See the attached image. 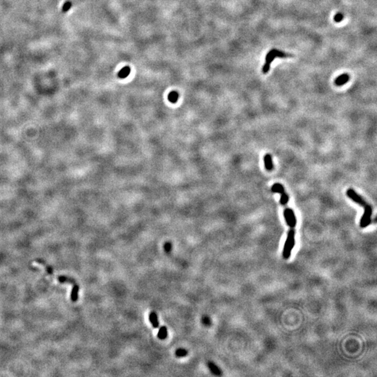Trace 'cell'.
I'll return each mask as SVG.
<instances>
[{"instance_id": "1", "label": "cell", "mask_w": 377, "mask_h": 377, "mask_svg": "<svg viewBox=\"0 0 377 377\" xmlns=\"http://www.w3.org/2000/svg\"><path fill=\"white\" fill-rule=\"evenodd\" d=\"M346 195L348 197H349L351 199L353 200L354 202L358 203L360 205L362 206L365 209L363 215L361 219L360 222V226L362 228H365L367 226H369L371 223V217L372 214V208L369 203L366 202L364 200V198L359 196L354 190L349 189L347 190Z\"/></svg>"}, {"instance_id": "2", "label": "cell", "mask_w": 377, "mask_h": 377, "mask_svg": "<svg viewBox=\"0 0 377 377\" xmlns=\"http://www.w3.org/2000/svg\"><path fill=\"white\" fill-rule=\"evenodd\" d=\"M293 57V55L290 54H287L286 53H284V52L277 50V49H272V50L269 51V53L267 54V55L266 57V62H265V64L263 65V73H267V72L269 71L270 68V64H271V63L274 61V59L276 58V57Z\"/></svg>"}, {"instance_id": "3", "label": "cell", "mask_w": 377, "mask_h": 377, "mask_svg": "<svg viewBox=\"0 0 377 377\" xmlns=\"http://www.w3.org/2000/svg\"><path fill=\"white\" fill-rule=\"evenodd\" d=\"M54 277H55L56 280L62 284L67 283L73 285V289H72L71 294V300L72 302H76L78 300V292L80 289L78 284H77L76 281L73 278L64 275L55 276Z\"/></svg>"}, {"instance_id": "4", "label": "cell", "mask_w": 377, "mask_h": 377, "mask_svg": "<svg viewBox=\"0 0 377 377\" xmlns=\"http://www.w3.org/2000/svg\"><path fill=\"white\" fill-rule=\"evenodd\" d=\"M295 229H290L288 233L283 250V257L285 259H288L290 257L292 249L295 246Z\"/></svg>"}, {"instance_id": "5", "label": "cell", "mask_w": 377, "mask_h": 377, "mask_svg": "<svg viewBox=\"0 0 377 377\" xmlns=\"http://www.w3.org/2000/svg\"><path fill=\"white\" fill-rule=\"evenodd\" d=\"M350 79V77L349 76V74L347 73H344L342 74L340 76H338L335 80V84L337 86H342L346 84V82H348Z\"/></svg>"}, {"instance_id": "6", "label": "cell", "mask_w": 377, "mask_h": 377, "mask_svg": "<svg viewBox=\"0 0 377 377\" xmlns=\"http://www.w3.org/2000/svg\"><path fill=\"white\" fill-rule=\"evenodd\" d=\"M264 163L265 167H266L267 171H272L273 168H274V166H273L272 157L270 154H267L264 156Z\"/></svg>"}, {"instance_id": "7", "label": "cell", "mask_w": 377, "mask_h": 377, "mask_svg": "<svg viewBox=\"0 0 377 377\" xmlns=\"http://www.w3.org/2000/svg\"><path fill=\"white\" fill-rule=\"evenodd\" d=\"M208 367L209 368V370L211 371V372L213 374V375H214L216 376H221V375H222L221 370L214 363H213V362H209L208 363Z\"/></svg>"}, {"instance_id": "8", "label": "cell", "mask_w": 377, "mask_h": 377, "mask_svg": "<svg viewBox=\"0 0 377 377\" xmlns=\"http://www.w3.org/2000/svg\"><path fill=\"white\" fill-rule=\"evenodd\" d=\"M149 321H150V323L152 325V326H153L154 328H157L159 326V320H158V316L157 314V313L154 312H151L149 315Z\"/></svg>"}, {"instance_id": "9", "label": "cell", "mask_w": 377, "mask_h": 377, "mask_svg": "<svg viewBox=\"0 0 377 377\" xmlns=\"http://www.w3.org/2000/svg\"><path fill=\"white\" fill-rule=\"evenodd\" d=\"M167 336H168V330H167V328L166 326H162L159 328V332H158L157 334V337L158 338H159L160 339H165Z\"/></svg>"}, {"instance_id": "10", "label": "cell", "mask_w": 377, "mask_h": 377, "mask_svg": "<svg viewBox=\"0 0 377 377\" xmlns=\"http://www.w3.org/2000/svg\"><path fill=\"white\" fill-rule=\"evenodd\" d=\"M130 71L131 69L129 67H123L122 69L119 71V73H118V76H119L120 78H125L127 77L129 73H130Z\"/></svg>"}, {"instance_id": "11", "label": "cell", "mask_w": 377, "mask_h": 377, "mask_svg": "<svg viewBox=\"0 0 377 377\" xmlns=\"http://www.w3.org/2000/svg\"><path fill=\"white\" fill-rule=\"evenodd\" d=\"M168 98L171 103H176L178 100V98H179V94H178L177 92L172 91L171 92L169 93Z\"/></svg>"}, {"instance_id": "12", "label": "cell", "mask_w": 377, "mask_h": 377, "mask_svg": "<svg viewBox=\"0 0 377 377\" xmlns=\"http://www.w3.org/2000/svg\"><path fill=\"white\" fill-rule=\"evenodd\" d=\"M175 356L177 357V358H182V357H185L187 356L188 351L186 350L185 349L180 348V349H177L176 351H175Z\"/></svg>"}, {"instance_id": "13", "label": "cell", "mask_w": 377, "mask_h": 377, "mask_svg": "<svg viewBox=\"0 0 377 377\" xmlns=\"http://www.w3.org/2000/svg\"><path fill=\"white\" fill-rule=\"evenodd\" d=\"M72 7V3L70 1H67L62 6V11L63 13H66L70 10V8Z\"/></svg>"}, {"instance_id": "14", "label": "cell", "mask_w": 377, "mask_h": 377, "mask_svg": "<svg viewBox=\"0 0 377 377\" xmlns=\"http://www.w3.org/2000/svg\"><path fill=\"white\" fill-rule=\"evenodd\" d=\"M201 321H202V323L204 325V326H211V324H212L211 319H210V318L208 317V316H203Z\"/></svg>"}, {"instance_id": "15", "label": "cell", "mask_w": 377, "mask_h": 377, "mask_svg": "<svg viewBox=\"0 0 377 377\" xmlns=\"http://www.w3.org/2000/svg\"><path fill=\"white\" fill-rule=\"evenodd\" d=\"M163 249L166 253H170L172 250V244L171 242H166L163 245Z\"/></svg>"}, {"instance_id": "16", "label": "cell", "mask_w": 377, "mask_h": 377, "mask_svg": "<svg viewBox=\"0 0 377 377\" xmlns=\"http://www.w3.org/2000/svg\"><path fill=\"white\" fill-rule=\"evenodd\" d=\"M343 18H344V16H343V14H342V13H337L336 15L335 16V17H334V20H335V21L336 22H339L342 21V20H343Z\"/></svg>"}]
</instances>
